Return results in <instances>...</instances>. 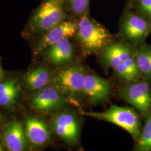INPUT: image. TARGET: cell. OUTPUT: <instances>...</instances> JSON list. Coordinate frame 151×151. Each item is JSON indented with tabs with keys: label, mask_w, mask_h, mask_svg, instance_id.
I'll return each instance as SVG.
<instances>
[{
	"label": "cell",
	"mask_w": 151,
	"mask_h": 151,
	"mask_svg": "<svg viewBox=\"0 0 151 151\" xmlns=\"http://www.w3.org/2000/svg\"><path fill=\"white\" fill-rule=\"evenodd\" d=\"M50 81L49 70L44 67H39L29 70L25 76L27 87L34 91H38L47 86Z\"/></svg>",
	"instance_id": "cell-18"
},
{
	"label": "cell",
	"mask_w": 151,
	"mask_h": 151,
	"mask_svg": "<svg viewBox=\"0 0 151 151\" xmlns=\"http://www.w3.org/2000/svg\"><path fill=\"white\" fill-rule=\"evenodd\" d=\"M65 3L57 0H45L39 7L27 24L29 35L44 34L67 20Z\"/></svg>",
	"instance_id": "cell-2"
},
{
	"label": "cell",
	"mask_w": 151,
	"mask_h": 151,
	"mask_svg": "<svg viewBox=\"0 0 151 151\" xmlns=\"http://www.w3.org/2000/svg\"><path fill=\"white\" fill-rule=\"evenodd\" d=\"M54 133L67 143L77 145L80 140V123L74 114L63 113L57 115L52 121Z\"/></svg>",
	"instance_id": "cell-7"
},
{
	"label": "cell",
	"mask_w": 151,
	"mask_h": 151,
	"mask_svg": "<svg viewBox=\"0 0 151 151\" xmlns=\"http://www.w3.org/2000/svg\"><path fill=\"white\" fill-rule=\"evenodd\" d=\"M111 89L110 81L92 73H86L83 96L88 102L96 104L108 99Z\"/></svg>",
	"instance_id": "cell-10"
},
{
	"label": "cell",
	"mask_w": 151,
	"mask_h": 151,
	"mask_svg": "<svg viewBox=\"0 0 151 151\" xmlns=\"http://www.w3.org/2000/svg\"><path fill=\"white\" fill-rule=\"evenodd\" d=\"M25 132L27 139L32 145L43 146L51 139V134L47 125L40 119L30 117L27 119Z\"/></svg>",
	"instance_id": "cell-12"
},
{
	"label": "cell",
	"mask_w": 151,
	"mask_h": 151,
	"mask_svg": "<svg viewBox=\"0 0 151 151\" xmlns=\"http://www.w3.org/2000/svg\"><path fill=\"white\" fill-rule=\"evenodd\" d=\"M137 12L151 21V0H138Z\"/></svg>",
	"instance_id": "cell-21"
},
{
	"label": "cell",
	"mask_w": 151,
	"mask_h": 151,
	"mask_svg": "<svg viewBox=\"0 0 151 151\" xmlns=\"http://www.w3.org/2000/svg\"><path fill=\"white\" fill-rule=\"evenodd\" d=\"M4 151V148H3V147H2V146H1V145H0V151Z\"/></svg>",
	"instance_id": "cell-23"
},
{
	"label": "cell",
	"mask_w": 151,
	"mask_h": 151,
	"mask_svg": "<svg viewBox=\"0 0 151 151\" xmlns=\"http://www.w3.org/2000/svg\"><path fill=\"white\" fill-rule=\"evenodd\" d=\"M22 124L17 121H13L5 130L4 141L9 151H22L27 148L26 134Z\"/></svg>",
	"instance_id": "cell-13"
},
{
	"label": "cell",
	"mask_w": 151,
	"mask_h": 151,
	"mask_svg": "<svg viewBox=\"0 0 151 151\" xmlns=\"http://www.w3.org/2000/svg\"><path fill=\"white\" fill-rule=\"evenodd\" d=\"M115 75L127 82L136 81L141 78L140 70L136 62L134 54L118 65L114 69Z\"/></svg>",
	"instance_id": "cell-17"
},
{
	"label": "cell",
	"mask_w": 151,
	"mask_h": 151,
	"mask_svg": "<svg viewBox=\"0 0 151 151\" xmlns=\"http://www.w3.org/2000/svg\"><path fill=\"white\" fill-rule=\"evenodd\" d=\"M135 151H151V113L147 116L146 124L137 142Z\"/></svg>",
	"instance_id": "cell-19"
},
{
	"label": "cell",
	"mask_w": 151,
	"mask_h": 151,
	"mask_svg": "<svg viewBox=\"0 0 151 151\" xmlns=\"http://www.w3.org/2000/svg\"><path fill=\"white\" fill-rule=\"evenodd\" d=\"M85 75L81 65H72L58 70L50 81L65 97L78 98L83 96Z\"/></svg>",
	"instance_id": "cell-4"
},
{
	"label": "cell",
	"mask_w": 151,
	"mask_h": 151,
	"mask_svg": "<svg viewBox=\"0 0 151 151\" xmlns=\"http://www.w3.org/2000/svg\"><path fill=\"white\" fill-rule=\"evenodd\" d=\"M135 48L124 41L110 42L100 52V60L109 68L114 69L125 60L134 55Z\"/></svg>",
	"instance_id": "cell-9"
},
{
	"label": "cell",
	"mask_w": 151,
	"mask_h": 151,
	"mask_svg": "<svg viewBox=\"0 0 151 151\" xmlns=\"http://www.w3.org/2000/svg\"><path fill=\"white\" fill-rule=\"evenodd\" d=\"M77 23L73 20H65L45 32L37 44L35 51L40 52L64 39L73 37L77 32Z\"/></svg>",
	"instance_id": "cell-11"
},
{
	"label": "cell",
	"mask_w": 151,
	"mask_h": 151,
	"mask_svg": "<svg viewBox=\"0 0 151 151\" xmlns=\"http://www.w3.org/2000/svg\"><path fill=\"white\" fill-rule=\"evenodd\" d=\"M76 35L85 56L100 53L113 38L105 27L86 14L81 15L78 22Z\"/></svg>",
	"instance_id": "cell-1"
},
{
	"label": "cell",
	"mask_w": 151,
	"mask_h": 151,
	"mask_svg": "<svg viewBox=\"0 0 151 151\" xmlns=\"http://www.w3.org/2000/svg\"><path fill=\"white\" fill-rule=\"evenodd\" d=\"M119 95L146 118L151 113V87L148 81L138 80L127 82L120 87Z\"/></svg>",
	"instance_id": "cell-6"
},
{
	"label": "cell",
	"mask_w": 151,
	"mask_h": 151,
	"mask_svg": "<svg viewBox=\"0 0 151 151\" xmlns=\"http://www.w3.org/2000/svg\"><path fill=\"white\" fill-rule=\"evenodd\" d=\"M81 115L113 123L127 131L137 142L142 133L139 117L135 110L129 107L111 105L103 112L80 111Z\"/></svg>",
	"instance_id": "cell-3"
},
{
	"label": "cell",
	"mask_w": 151,
	"mask_h": 151,
	"mask_svg": "<svg viewBox=\"0 0 151 151\" xmlns=\"http://www.w3.org/2000/svg\"><path fill=\"white\" fill-rule=\"evenodd\" d=\"M90 0H68L70 11L77 15L86 14Z\"/></svg>",
	"instance_id": "cell-20"
},
{
	"label": "cell",
	"mask_w": 151,
	"mask_h": 151,
	"mask_svg": "<svg viewBox=\"0 0 151 151\" xmlns=\"http://www.w3.org/2000/svg\"><path fill=\"white\" fill-rule=\"evenodd\" d=\"M67 98L55 87L46 86L37 91L31 100L32 107L39 111L49 112L64 107Z\"/></svg>",
	"instance_id": "cell-8"
},
{
	"label": "cell",
	"mask_w": 151,
	"mask_h": 151,
	"mask_svg": "<svg viewBox=\"0 0 151 151\" xmlns=\"http://www.w3.org/2000/svg\"><path fill=\"white\" fill-rule=\"evenodd\" d=\"M20 87L15 78L0 81V106L10 108L16 101L19 95Z\"/></svg>",
	"instance_id": "cell-16"
},
{
	"label": "cell",
	"mask_w": 151,
	"mask_h": 151,
	"mask_svg": "<svg viewBox=\"0 0 151 151\" xmlns=\"http://www.w3.org/2000/svg\"><path fill=\"white\" fill-rule=\"evenodd\" d=\"M1 122H2V115H1V113H0V124H1Z\"/></svg>",
	"instance_id": "cell-24"
},
{
	"label": "cell",
	"mask_w": 151,
	"mask_h": 151,
	"mask_svg": "<svg viewBox=\"0 0 151 151\" xmlns=\"http://www.w3.org/2000/svg\"><path fill=\"white\" fill-rule=\"evenodd\" d=\"M57 1H60L62 2H64V3H65V0H57Z\"/></svg>",
	"instance_id": "cell-25"
},
{
	"label": "cell",
	"mask_w": 151,
	"mask_h": 151,
	"mask_svg": "<svg viewBox=\"0 0 151 151\" xmlns=\"http://www.w3.org/2000/svg\"><path fill=\"white\" fill-rule=\"evenodd\" d=\"M134 58L141 78L149 82L151 80V45L144 43L135 48Z\"/></svg>",
	"instance_id": "cell-15"
},
{
	"label": "cell",
	"mask_w": 151,
	"mask_h": 151,
	"mask_svg": "<svg viewBox=\"0 0 151 151\" xmlns=\"http://www.w3.org/2000/svg\"><path fill=\"white\" fill-rule=\"evenodd\" d=\"M2 77H3V71H2V68L0 65V81H1Z\"/></svg>",
	"instance_id": "cell-22"
},
{
	"label": "cell",
	"mask_w": 151,
	"mask_h": 151,
	"mask_svg": "<svg viewBox=\"0 0 151 151\" xmlns=\"http://www.w3.org/2000/svg\"><path fill=\"white\" fill-rule=\"evenodd\" d=\"M151 33V20L138 12H127L120 23V38L134 48L145 43L146 39Z\"/></svg>",
	"instance_id": "cell-5"
},
{
	"label": "cell",
	"mask_w": 151,
	"mask_h": 151,
	"mask_svg": "<svg viewBox=\"0 0 151 151\" xmlns=\"http://www.w3.org/2000/svg\"><path fill=\"white\" fill-rule=\"evenodd\" d=\"M44 50L46 58L56 65L69 62L73 54V45L68 38H65L51 45Z\"/></svg>",
	"instance_id": "cell-14"
}]
</instances>
